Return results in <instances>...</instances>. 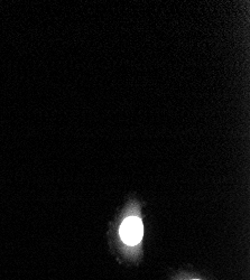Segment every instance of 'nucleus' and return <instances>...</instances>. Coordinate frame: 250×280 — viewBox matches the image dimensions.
I'll use <instances>...</instances> for the list:
<instances>
[{
    "instance_id": "f257e3e1",
    "label": "nucleus",
    "mask_w": 250,
    "mask_h": 280,
    "mask_svg": "<svg viewBox=\"0 0 250 280\" xmlns=\"http://www.w3.org/2000/svg\"><path fill=\"white\" fill-rule=\"evenodd\" d=\"M120 237L126 244L128 246H136L138 244L144 233V228L140 218L136 216H130L122 222L120 227Z\"/></svg>"
}]
</instances>
